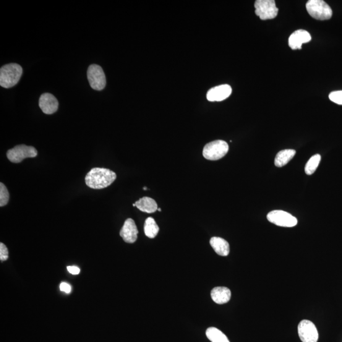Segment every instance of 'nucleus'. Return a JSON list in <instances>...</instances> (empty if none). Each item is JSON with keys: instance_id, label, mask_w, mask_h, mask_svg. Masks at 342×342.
<instances>
[{"instance_id": "nucleus-1", "label": "nucleus", "mask_w": 342, "mask_h": 342, "mask_svg": "<svg viewBox=\"0 0 342 342\" xmlns=\"http://www.w3.org/2000/svg\"><path fill=\"white\" fill-rule=\"evenodd\" d=\"M116 174L106 168H93L85 177V182L92 189L100 190L108 187L116 179Z\"/></svg>"}, {"instance_id": "nucleus-2", "label": "nucleus", "mask_w": 342, "mask_h": 342, "mask_svg": "<svg viewBox=\"0 0 342 342\" xmlns=\"http://www.w3.org/2000/svg\"><path fill=\"white\" fill-rule=\"evenodd\" d=\"M22 72V68L19 64L12 63L4 65L0 69V85L5 88L13 87L19 82Z\"/></svg>"}, {"instance_id": "nucleus-3", "label": "nucleus", "mask_w": 342, "mask_h": 342, "mask_svg": "<svg viewBox=\"0 0 342 342\" xmlns=\"http://www.w3.org/2000/svg\"><path fill=\"white\" fill-rule=\"evenodd\" d=\"M306 9L310 16L315 19L326 20L332 17V10L323 0H309L306 4Z\"/></svg>"}, {"instance_id": "nucleus-4", "label": "nucleus", "mask_w": 342, "mask_h": 342, "mask_svg": "<svg viewBox=\"0 0 342 342\" xmlns=\"http://www.w3.org/2000/svg\"><path fill=\"white\" fill-rule=\"evenodd\" d=\"M229 145L223 140H215L207 143L203 148V155L209 161H218L228 152Z\"/></svg>"}, {"instance_id": "nucleus-5", "label": "nucleus", "mask_w": 342, "mask_h": 342, "mask_svg": "<svg viewBox=\"0 0 342 342\" xmlns=\"http://www.w3.org/2000/svg\"><path fill=\"white\" fill-rule=\"evenodd\" d=\"M38 151L35 147L25 145L15 146L14 148L8 150L7 158L13 163H20L25 159L36 157Z\"/></svg>"}, {"instance_id": "nucleus-6", "label": "nucleus", "mask_w": 342, "mask_h": 342, "mask_svg": "<svg viewBox=\"0 0 342 342\" xmlns=\"http://www.w3.org/2000/svg\"><path fill=\"white\" fill-rule=\"evenodd\" d=\"M255 14L261 20L275 19L278 14V9L274 0H257L255 3Z\"/></svg>"}, {"instance_id": "nucleus-7", "label": "nucleus", "mask_w": 342, "mask_h": 342, "mask_svg": "<svg viewBox=\"0 0 342 342\" xmlns=\"http://www.w3.org/2000/svg\"><path fill=\"white\" fill-rule=\"evenodd\" d=\"M87 76L91 87L95 90L101 91L106 86V77L102 68L96 64L88 67Z\"/></svg>"}, {"instance_id": "nucleus-8", "label": "nucleus", "mask_w": 342, "mask_h": 342, "mask_svg": "<svg viewBox=\"0 0 342 342\" xmlns=\"http://www.w3.org/2000/svg\"><path fill=\"white\" fill-rule=\"evenodd\" d=\"M267 219L271 223L286 228L296 226L298 223L297 218L292 214L280 210L271 211L268 214Z\"/></svg>"}, {"instance_id": "nucleus-9", "label": "nucleus", "mask_w": 342, "mask_h": 342, "mask_svg": "<svg viewBox=\"0 0 342 342\" xmlns=\"http://www.w3.org/2000/svg\"><path fill=\"white\" fill-rule=\"evenodd\" d=\"M298 333L302 342H318L319 333L314 323L309 320L300 321Z\"/></svg>"}, {"instance_id": "nucleus-10", "label": "nucleus", "mask_w": 342, "mask_h": 342, "mask_svg": "<svg viewBox=\"0 0 342 342\" xmlns=\"http://www.w3.org/2000/svg\"><path fill=\"white\" fill-rule=\"evenodd\" d=\"M39 106L45 114H53L59 108V101L56 96L51 93H45L41 95L39 100Z\"/></svg>"}, {"instance_id": "nucleus-11", "label": "nucleus", "mask_w": 342, "mask_h": 342, "mask_svg": "<svg viewBox=\"0 0 342 342\" xmlns=\"http://www.w3.org/2000/svg\"><path fill=\"white\" fill-rule=\"evenodd\" d=\"M138 234V230L135 221L132 219H127L120 231V235L125 242L133 244L137 241Z\"/></svg>"}, {"instance_id": "nucleus-12", "label": "nucleus", "mask_w": 342, "mask_h": 342, "mask_svg": "<svg viewBox=\"0 0 342 342\" xmlns=\"http://www.w3.org/2000/svg\"><path fill=\"white\" fill-rule=\"evenodd\" d=\"M232 93V88L228 85H223L211 88L207 94V98L210 101H221L226 100Z\"/></svg>"}, {"instance_id": "nucleus-13", "label": "nucleus", "mask_w": 342, "mask_h": 342, "mask_svg": "<svg viewBox=\"0 0 342 342\" xmlns=\"http://www.w3.org/2000/svg\"><path fill=\"white\" fill-rule=\"evenodd\" d=\"M311 36L307 31L299 30L295 31L290 36L288 44L292 49H301L303 43L309 42Z\"/></svg>"}, {"instance_id": "nucleus-14", "label": "nucleus", "mask_w": 342, "mask_h": 342, "mask_svg": "<svg viewBox=\"0 0 342 342\" xmlns=\"http://www.w3.org/2000/svg\"><path fill=\"white\" fill-rule=\"evenodd\" d=\"M211 297L214 302L218 304H224L228 303L231 299V292L226 287L218 286L211 291Z\"/></svg>"}, {"instance_id": "nucleus-15", "label": "nucleus", "mask_w": 342, "mask_h": 342, "mask_svg": "<svg viewBox=\"0 0 342 342\" xmlns=\"http://www.w3.org/2000/svg\"><path fill=\"white\" fill-rule=\"evenodd\" d=\"M211 247L221 256H227L229 254V245L226 240L220 237H213L210 240Z\"/></svg>"}, {"instance_id": "nucleus-16", "label": "nucleus", "mask_w": 342, "mask_h": 342, "mask_svg": "<svg viewBox=\"0 0 342 342\" xmlns=\"http://www.w3.org/2000/svg\"><path fill=\"white\" fill-rule=\"evenodd\" d=\"M136 207L142 212L153 213L158 209L157 204L153 198L145 197L135 202Z\"/></svg>"}, {"instance_id": "nucleus-17", "label": "nucleus", "mask_w": 342, "mask_h": 342, "mask_svg": "<svg viewBox=\"0 0 342 342\" xmlns=\"http://www.w3.org/2000/svg\"><path fill=\"white\" fill-rule=\"evenodd\" d=\"M296 153V151L292 149H286L279 151L275 157V166L278 168H282L286 165L294 157Z\"/></svg>"}, {"instance_id": "nucleus-18", "label": "nucleus", "mask_w": 342, "mask_h": 342, "mask_svg": "<svg viewBox=\"0 0 342 342\" xmlns=\"http://www.w3.org/2000/svg\"><path fill=\"white\" fill-rule=\"evenodd\" d=\"M206 335L208 340L212 342H230L228 337L216 328H208L206 331Z\"/></svg>"}, {"instance_id": "nucleus-19", "label": "nucleus", "mask_w": 342, "mask_h": 342, "mask_svg": "<svg viewBox=\"0 0 342 342\" xmlns=\"http://www.w3.org/2000/svg\"><path fill=\"white\" fill-rule=\"evenodd\" d=\"M144 231L145 235L150 239H154L159 231V227L156 222L152 218H148L146 219L144 225Z\"/></svg>"}, {"instance_id": "nucleus-20", "label": "nucleus", "mask_w": 342, "mask_h": 342, "mask_svg": "<svg viewBox=\"0 0 342 342\" xmlns=\"http://www.w3.org/2000/svg\"><path fill=\"white\" fill-rule=\"evenodd\" d=\"M321 159V155H319V154H317V155L312 156V157L309 159V161L307 162L306 165H305V173L307 175H311L313 173H314L318 167L319 166Z\"/></svg>"}, {"instance_id": "nucleus-21", "label": "nucleus", "mask_w": 342, "mask_h": 342, "mask_svg": "<svg viewBox=\"0 0 342 342\" xmlns=\"http://www.w3.org/2000/svg\"><path fill=\"white\" fill-rule=\"evenodd\" d=\"M9 193L5 185L1 182L0 183V207H4L9 201Z\"/></svg>"}, {"instance_id": "nucleus-22", "label": "nucleus", "mask_w": 342, "mask_h": 342, "mask_svg": "<svg viewBox=\"0 0 342 342\" xmlns=\"http://www.w3.org/2000/svg\"><path fill=\"white\" fill-rule=\"evenodd\" d=\"M330 100L333 102L342 105V91H336L331 92L329 95Z\"/></svg>"}, {"instance_id": "nucleus-23", "label": "nucleus", "mask_w": 342, "mask_h": 342, "mask_svg": "<svg viewBox=\"0 0 342 342\" xmlns=\"http://www.w3.org/2000/svg\"><path fill=\"white\" fill-rule=\"evenodd\" d=\"M9 258V250H8L6 245L3 243L0 244V260L5 261Z\"/></svg>"}, {"instance_id": "nucleus-24", "label": "nucleus", "mask_w": 342, "mask_h": 342, "mask_svg": "<svg viewBox=\"0 0 342 342\" xmlns=\"http://www.w3.org/2000/svg\"><path fill=\"white\" fill-rule=\"evenodd\" d=\"M60 290L62 292H65V293L70 294V292H71V286H70L69 284L62 282L61 285H60Z\"/></svg>"}, {"instance_id": "nucleus-25", "label": "nucleus", "mask_w": 342, "mask_h": 342, "mask_svg": "<svg viewBox=\"0 0 342 342\" xmlns=\"http://www.w3.org/2000/svg\"><path fill=\"white\" fill-rule=\"evenodd\" d=\"M67 268L68 271L72 275H77L80 273V269L77 266H68Z\"/></svg>"}, {"instance_id": "nucleus-26", "label": "nucleus", "mask_w": 342, "mask_h": 342, "mask_svg": "<svg viewBox=\"0 0 342 342\" xmlns=\"http://www.w3.org/2000/svg\"><path fill=\"white\" fill-rule=\"evenodd\" d=\"M157 210L159 211V212H161L162 209L161 208H158Z\"/></svg>"}, {"instance_id": "nucleus-27", "label": "nucleus", "mask_w": 342, "mask_h": 342, "mask_svg": "<svg viewBox=\"0 0 342 342\" xmlns=\"http://www.w3.org/2000/svg\"><path fill=\"white\" fill-rule=\"evenodd\" d=\"M143 190H147V187H144V188H143Z\"/></svg>"}, {"instance_id": "nucleus-28", "label": "nucleus", "mask_w": 342, "mask_h": 342, "mask_svg": "<svg viewBox=\"0 0 342 342\" xmlns=\"http://www.w3.org/2000/svg\"><path fill=\"white\" fill-rule=\"evenodd\" d=\"M133 207H136L135 203H134V204H133Z\"/></svg>"}]
</instances>
